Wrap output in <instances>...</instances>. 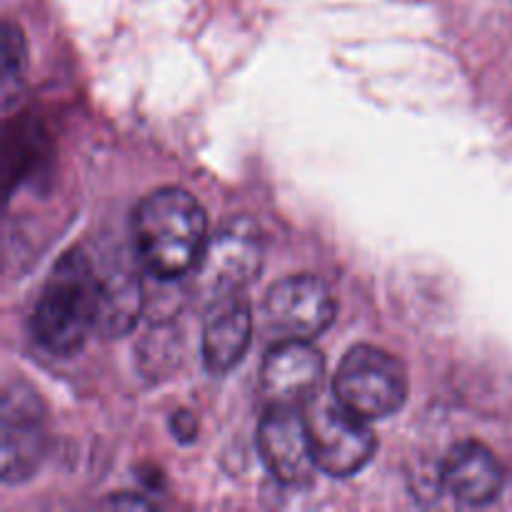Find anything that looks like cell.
<instances>
[{
  "mask_svg": "<svg viewBox=\"0 0 512 512\" xmlns=\"http://www.w3.org/2000/svg\"><path fill=\"white\" fill-rule=\"evenodd\" d=\"M130 235L140 268L160 283H173L198 268L208 245V218L188 190L160 188L138 203Z\"/></svg>",
  "mask_w": 512,
  "mask_h": 512,
  "instance_id": "6da1fadb",
  "label": "cell"
},
{
  "mask_svg": "<svg viewBox=\"0 0 512 512\" xmlns=\"http://www.w3.org/2000/svg\"><path fill=\"white\" fill-rule=\"evenodd\" d=\"M100 275L83 250H68L45 278L30 330L50 355H75L98 325Z\"/></svg>",
  "mask_w": 512,
  "mask_h": 512,
  "instance_id": "7a4b0ae2",
  "label": "cell"
},
{
  "mask_svg": "<svg viewBox=\"0 0 512 512\" xmlns=\"http://www.w3.org/2000/svg\"><path fill=\"white\" fill-rule=\"evenodd\" d=\"M333 395L360 418H390L408 400V373L388 350L355 345L335 370Z\"/></svg>",
  "mask_w": 512,
  "mask_h": 512,
  "instance_id": "3957f363",
  "label": "cell"
},
{
  "mask_svg": "<svg viewBox=\"0 0 512 512\" xmlns=\"http://www.w3.org/2000/svg\"><path fill=\"white\" fill-rule=\"evenodd\" d=\"M315 463L330 478H353L378 450L370 420L345 408L335 395H315L303 408Z\"/></svg>",
  "mask_w": 512,
  "mask_h": 512,
  "instance_id": "277c9868",
  "label": "cell"
},
{
  "mask_svg": "<svg viewBox=\"0 0 512 512\" xmlns=\"http://www.w3.org/2000/svg\"><path fill=\"white\" fill-rule=\"evenodd\" d=\"M0 473L5 485H18L38 473L48 450L43 403L28 385L15 383L3 393L0 413Z\"/></svg>",
  "mask_w": 512,
  "mask_h": 512,
  "instance_id": "5b68a950",
  "label": "cell"
},
{
  "mask_svg": "<svg viewBox=\"0 0 512 512\" xmlns=\"http://www.w3.org/2000/svg\"><path fill=\"white\" fill-rule=\"evenodd\" d=\"M338 303L328 285L315 275H290L265 295V320L280 340H308L335 323Z\"/></svg>",
  "mask_w": 512,
  "mask_h": 512,
  "instance_id": "8992f818",
  "label": "cell"
},
{
  "mask_svg": "<svg viewBox=\"0 0 512 512\" xmlns=\"http://www.w3.org/2000/svg\"><path fill=\"white\" fill-rule=\"evenodd\" d=\"M265 263V233L253 218H233L208 238L198 263L200 283L215 295L240 290Z\"/></svg>",
  "mask_w": 512,
  "mask_h": 512,
  "instance_id": "52a82bcc",
  "label": "cell"
},
{
  "mask_svg": "<svg viewBox=\"0 0 512 512\" xmlns=\"http://www.w3.org/2000/svg\"><path fill=\"white\" fill-rule=\"evenodd\" d=\"M258 450L268 473L288 488L313 480L315 463L303 408H268L258 425Z\"/></svg>",
  "mask_w": 512,
  "mask_h": 512,
  "instance_id": "ba28073f",
  "label": "cell"
},
{
  "mask_svg": "<svg viewBox=\"0 0 512 512\" xmlns=\"http://www.w3.org/2000/svg\"><path fill=\"white\" fill-rule=\"evenodd\" d=\"M325 358L308 340H278L260 363V393L268 408H305L318 395Z\"/></svg>",
  "mask_w": 512,
  "mask_h": 512,
  "instance_id": "9c48e42d",
  "label": "cell"
},
{
  "mask_svg": "<svg viewBox=\"0 0 512 512\" xmlns=\"http://www.w3.org/2000/svg\"><path fill=\"white\" fill-rule=\"evenodd\" d=\"M253 340V305L245 290H228L210 300L203 320V363L210 373H230Z\"/></svg>",
  "mask_w": 512,
  "mask_h": 512,
  "instance_id": "30bf717a",
  "label": "cell"
},
{
  "mask_svg": "<svg viewBox=\"0 0 512 512\" xmlns=\"http://www.w3.org/2000/svg\"><path fill=\"white\" fill-rule=\"evenodd\" d=\"M440 483L460 505L483 508L498 498L505 475L488 445L478 440H460L443 458Z\"/></svg>",
  "mask_w": 512,
  "mask_h": 512,
  "instance_id": "8fae6325",
  "label": "cell"
},
{
  "mask_svg": "<svg viewBox=\"0 0 512 512\" xmlns=\"http://www.w3.org/2000/svg\"><path fill=\"white\" fill-rule=\"evenodd\" d=\"M143 313V285L138 275L120 268L100 278L98 325L95 330L105 338L128 335Z\"/></svg>",
  "mask_w": 512,
  "mask_h": 512,
  "instance_id": "7c38bea8",
  "label": "cell"
},
{
  "mask_svg": "<svg viewBox=\"0 0 512 512\" xmlns=\"http://www.w3.org/2000/svg\"><path fill=\"white\" fill-rule=\"evenodd\" d=\"M3 70H5V83L3 90L5 95L10 93V85H13V78L18 73H23L25 63V40L20 35V30H15L13 25H5V38H3Z\"/></svg>",
  "mask_w": 512,
  "mask_h": 512,
  "instance_id": "4fadbf2b",
  "label": "cell"
},
{
  "mask_svg": "<svg viewBox=\"0 0 512 512\" xmlns=\"http://www.w3.org/2000/svg\"><path fill=\"white\" fill-rule=\"evenodd\" d=\"M170 428H173V435L180 443H190V440H195V433H198V420L188 410H178L173 420H170Z\"/></svg>",
  "mask_w": 512,
  "mask_h": 512,
  "instance_id": "5bb4252c",
  "label": "cell"
},
{
  "mask_svg": "<svg viewBox=\"0 0 512 512\" xmlns=\"http://www.w3.org/2000/svg\"><path fill=\"white\" fill-rule=\"evenodd\" d=\"M113 505H118V508H125V505H133V508H153V503L145 498H115Z\"/></svg>",
  "mask_w": 512,
  "mask_h": 512,
  "instance_id": "9a60e30c",
  "label": "cell"
}]
</instances>
